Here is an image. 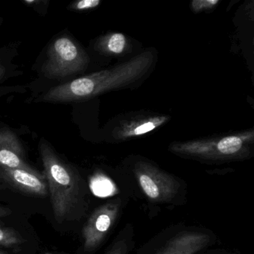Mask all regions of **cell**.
<instances>
[{
    "label": "cell",
    "mask_w": 254,
    "mask_h": 254,
    "mask_svg": "<svg viewBox=\"0 0 254 254\" xmlns=\"http://www.w3.org/2000/svg\"><path fill=\"white\" fill-rule=\"evenodd\" d=\"M236 254V253H232V252H224L223 254Z\"/></svg>",
    "instance_id": "18"
},
{
    "label": "cell",
    "mask_w": 254,
    "mask_h": 254,
    "mask_svg": "<svg viewBox=\"0 0 254 254\" xmlns=\"http://www.w3.org/2000/svg\"><path fill=\"white\" fill-rule=\"evenodd\" d=\"M134 229L127 223L114 238L105 254H130L135 246Z\"/></svg>",
    "instance_id": "12"
},
{
    "label": "cell",
    "mask_w": 254,
    "mask_h": 254,
    "mask_svg": "<svg viewBox=\"0 0 254 254\" xmlns=\"http://www.w3.org/2000/svg\"><path fill=\"white\" fill-rule=\"evenodd\" d=\"M219 3V0H193L191 8L194 13L206 12L212 11Z\"/></svg>",
    "instance_id": "14"
},
{
    "label": "cell",
    "mask_w": 254,
    "mask_h": 254,
    "mask_svg": "<svg viewBox=\"0 0 254 254\" xmlns=\"http://www.w3.org/2000/svg\"><path fill=\"white\" fill-rule=\"evenodd\" d=\"M129 48L128 38L120 32H112L104 35L96 43V50L106 56H123L127 53Z\"/></svg>",
    "instance_id": "11"
},
{
    "label": "cell",
    "mask_w": 254,
    "mask_h": 254,
    "mask_svg": "<svg viewBox=\"0 0 254 254\" xmlns=\"http://www.w3.org/2000/svg\"><path fill=\"white\" fill-rule=\"evenodd\" d=\"M0 254H6L5 253L2 252V251H0Z\"/></svg>",
    "instance_id": "19"
},
{
    "label": "cell",
    "mask_w": 254,
    "mask_h": 254,
    "mask_svg": "<svg viewBox=\"0 0 254 254\" xmlns=\"http://www.w3.org/2000/svg\"><path fill=\"white\" fill-rule=\"evenodd\" d=\"M170 116L151 112H133L115 117L109 125L111 142L120 143L141 137L166 125Z\"/></svg>",
    "instance_id": "8"
},
{
    "label": "cell",
    "mask_w": 254,
    "mask_h": 254,
    "mask_svg": "<svg viewBox=\"0 0 254 254\" xmlns=\"http://www.w3.org/2000/svg\"><path fill=\"white\" fill-rule=\"evenodd\" d=\"M11 211L8 209V208L0 206V218L8 216V215H11Z\"/></svg>",
    "instance_id": "16"
},
{
    "label": "cell",
    "mask_w": 254,
    "mask_h": 254,
    "mask_svg": "<svg viewBox=\"0 0 254 254\" xmlns=\"http://www.w3.org/2000/svg\"><path fill=\"white\" fill-rule=\"evenodd\" d=\"M40 151L55 218L62 223L84 201L82 185L78 175L56 155L44 139H41Z\"/></svg>",
    "instance_id": "4"
},
{
    "label": "cell",
    "mask_w": 254,
    "mask_h": 254,
    "mask_svg": "<svg viewBox=\"0 0 254 254\" xmlns=\"http://www.w3.org/2000/svg\"><path fill=\"white\" fill-rule=\"evenodd\" d=\"M0 167L41 174L24 160V151L15 133L5 128L0 129Z\"/></svg>",
    "instance_id": "9"
},
{
    "label": "cell",
    "mask_w": 254,
    "mask_h": 254,
    "mask_svg": "<svg viewBox=\"0 0 254 254\" xmlns=\"http://www.w3.org/2000/svg\"><path fill=\"white\" fill-rule=\"evenodd\" d=\"M126 199L116 196L94 209L82 229L83 248L87 254L97 251L115 228L126 206Z\"/></svg>",
    "instance_id": "6"
},
{
    "label": "cell",
    "mask_w": 254,
    "mask_h": 254,
    "mask_svg": "<svg viewBox=\"0 0 254 254\" xmlns=\"http://www.w3.org/2000/svg\"><path fill=\"white\" fill-rule=\"evenodd\" d=\"M157 62V51L149 49L124 63L53 87L43 101L82 102L108 92L134 88L148 78Z\"/></svg>",
    "instance_id": "1"
},
{
    "label": "cell",
    "mask_w": 254,
    "mask_h": 254,
    "mask_svg": "<svg viewBox=\"0 0 254 254\" xmlns=\"http://www.w3.org/2000/svg\"><path fill=\"white\" fill-rule=\"evenodd\" d=\"M125 163L123 187L153 216L160 208L172 209L188 201L187 185L181 178L145 157L133 156Z\"/></svg>",
    "instance_id": "2"
},
{
    "label": "cell",
    "mask_w": 254,
    "mask_h": 254,
    "mask_svg": "<svg viewBox=\"0 0 254 254\" xmlns=\"http://www.w3.org/2000/svg\"><path fill=\"white\" fill-rule=\"evenodd\" d=\"M2 74H3V69L2 66H0V78L2 77Z\"/></svg>",
    "instance_id": "17"
},
{
    "label": "cell",
    "mask_w": 254,
    "mask_h": 254,
    "mask_svg": "<svg viewBox=\"0 0 254 254\" xmlns=\"http://www.w3.org/2000/svg\"><path fill=\"white\" fill-rule=\"evenodd\" d=\"M101 0H81L75 2L72 5V8L78 11H86V10L93 9L100 5Z\"/></svg>",
    "instance_id": "15"
},
{
    "label": "cell",
    "mask_w": 254,
    "mask_h": 254,
    "mask_svg": "<svg viewBox=\"0 0 254 254\" xmlns=\"http://www.w3.org/2000/svg\"><path fill=\"white\" fill-rule=\"evenodd\" d=\"M254 129L225 134L172 142L169 151L189 160L205 163H231L248 160L254 154Z\"/></svg>",
    "instance_id": "3"
},
{
    "label": "cell",
    "mask_w": 254,
    "mask_h": 254,
    "mask_svg": "<svg viewBox=\"0 0 254 254\" xmlns=\"http://www.w3.org/2000/svg\"><path fill=\"white\" fill-rule=\"evenodd\" d=\"M217 242L216 234L206 227L175 224L153 238L138 254H200Z\"/></svg>",
    "instance_id": "5"
},
{
    "label": "cell",
    "mask_w": 254,
    "mask_h": 254,
    "mask_svg": "<svg viewBox=\"0 0 254 254\" xmlns=\"http://www.w3.org/2000/svg\"><path fill=\"white\" fill-rule=\"evenodd\" d=\"M22 243L23 239L15 230L0 227V246L14 247Z\"/></svg>",
    "instance_id": "13"
},
{
    "label": "cell",
    "mask_w": 254,
    "mask_h": 254,
    "mask_svg": "<svg viewBox=\"0 0 254 254\" xmlns=\"http://www.w3.org/2000/svg\"><path fill=\"white\" fill-rule=\"evenodd\" d=\"M0 176L13 187L23 192L44 197L47 194V181L42 174H35L23 169L0 167Z\"/></svg>",
    "instance_id": "10"
},
{
    "label": "cell",
    "mask_w": 254,
    "mask_h": 254,
    "mask_svg": "<svg viewBox=\"0 0 254 254\" xmlns=\"http://www.w3.org/2000/svg\"><path fill=\"white\" fill-rule=\"evenodd\" d=\"M89 63L88 55L79 45L68 37H62L50 46L42 72L47 78H64L85 70Z\"/></svg>",
    "instance_id": "7"
}]
</instances>
